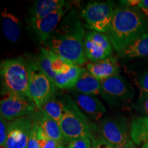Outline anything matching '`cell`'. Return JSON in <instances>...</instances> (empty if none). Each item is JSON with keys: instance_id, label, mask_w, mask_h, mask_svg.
Masks as SVG:
<instances>
[{"instance_id": "cell-14", "label": "cell", "mask_w": 148, "mask_h": 148, "mask_svg": "<svg viewBox=\"0 0 148 148\" xmlns=\"http://www.w3.org/2000/svg\"><path fill=\"white\" fill-rule=\"evenodd\" d=\"M75 97L78 106L95 121H99L106 113V107L95 95L75 92Z\"/></svg>"}, {"instance_id": "cell-10", "label": "cell", "mask_w": 148, "mask_h": 148, "mask_svg": "<svg viewBox=\"0 0 148 148\" xmlns=\"http://www.w3.org/2000/svg\"><path fill=\"white\" fill-rule=\"evenodd\" d=\"M33 123L32 115L10 121L6 141L1 148H27Z\"/></svg>"}, {"instance_id": "cell-8", "label": "cell", "mask_w": 148, "mask_h": 148, "mask_svg": "<svg viewBox=\"0 0 148 148\" xmlns=\"http://www.w3.org/2000/svg\"><path fill=\"white\" fill-rule=\"evenodd\" d=\"M83 48L86 58L92 62L110 58L113 54V47L107 34L96 31H88L85 34Z\"/></svg>"}, {"instance_id": "cell-21", "label": "cell", "mask_w": 148, "mask_h": 148, "mask_svg": "<svg viewBox=\"0 0 148 148\" xmlns=\"http://www.w3.org/2000/svg\"><path fill=\"white\" fill-rule=\"evenodd\" d=\"M84 68L73 65L66 73H58L53 79L56 88L60 89H73L75 86Z\"/></svg>"}, {"instance_id": "cell-25", "label": "cell", "mask_w": 148, "mask_h": 148, "mask_svg": "<svg viewBox=\"0 0 148 148\" xmlns=\"http://www.w3.org/2000/svg\"><path fill=\"white\" fill-rule=\"evenodd\" d=\"M27 148H40L38 141V125L34 121L29 135Z\"/></svg>"}, {"instance_id": "cell-16", "label": "cell", "mask_w": 148, "mask_h": 148, "mask_svg": "<svg viewBox=\"0 0 148 148\" xmlns=\"http://www.w3.org/2000/svg\"><path fill=\"white\" fill-rule=\"evenodd\" d=\"M32 116L34 121L39 125L42 130L49 138L62 143L65 140L58 122L40 110H37L34 112Z\"/></svg>"}, {"instance_id": "cell-7", "label": "cell", "mask_w": 148, "mask_h": 148, "mask_svg": "<svg viewBox=\"0 0 148 148\" xmlns=\"http://www.w3.org/2000/svg\"><path fill=\"white\" fill-rule=\"evenodd\" d=\"M30 65V80L29 91L33 102L38 110L56 91V86L52 79L38 69L32 61L29 62Z\"/></svg>"}, {"instance_id": "cell-17", "label": "cell", "mask_w": 148, "mask_h": 148, "mask_svg": "<svg viewBox=\"0 0 148 148\" xmlns=\"http://www.w3.org/2000/svg\"><path fill=\"white\" fill-rule=\"evenodd\" d=\"M1 26L4 36L11 42H16L21 36V26L16 16L5 8L1 12Z\"/></svg>"}, {"instance_id": "cell-6", "label": "cell", "mask_w": 148, "mask_h": 148, "mask_svg": "<svg viewBox=\"0 0 148 148\" xmlns=\"http://www.w3.org/2000/svg\"><path fill=\"white\" fill-rule=\"evenodd\" d=\"M100 82V95L110 106L117 107L132 100L134 96V90L119 74Z\"/></svg>"}, {"instance_id": "cell-15", "label": "cell", "mask_w": 148, "mask_h": 148, "mask_svg": "<svg viewBox=\"0 0 148 148\" xmlns=\"http://www.w3.org/2000/svg\"><path fill=\"white\" fill-rule=\"evenodd\" d=\"M86 69L99 81L119 74L120 71L117 60L114 56L88 63L86 64Z\"/></svg>"}, {"instance_id": "cell-2", "label": "cell", "mask_w": 148, "mask_h": 148, "mask_svg": "<svg viewBox=\"0 0 148 148\" xmlns=\"http://www.w3.org/2000/svg\"><path fill=\"white\" fill-rule=\"evenodd\" d=\"M148 30V20L139 10L130 7L114 10L110 28L106 33L117 53L138 39Z\"/></svg>"}, {"instance_id": "cell-30", "label": "cell", "mask_w": 148, "mask_h": 148, "mask_svg": "<svg viewBox=\"0 0 148 148\" xmlns=\"http://www.w3.org/2000/svg\"><path fill=\"white\" fill-rule=\"evenodd\" d=\"M137 108L142 113L147 114L148 116V93L140 95L139 99L138 101Z\"/></svg>"}, {"instance_id": "cell-18", "label": "cell", "mask_w": 148, "mask_h": 148, "mask_svg": "<svg viewBox=\"0 0 148 148\" xmlns=\"http://www.w3.org/2000/svg\"><path fill=\"white\" fill-rule=\"evenodd\" d=\"M68 96L69 95H64L59 93L56 90L39 110L59 123L64 113V108L67 103Z\"/></svg>"}, {"instance_id": "cell-33", "label": "cell", "mask_w": 148, "mask_h": 148, "mask_svg": "<svg viewBox=\"0 0 148 148\" xmlns=\"http://www.w3.org/2000/svg\"><path fill=\"white\" fill-rule=\"evenodd\" d=\"M58 148H68V147H67V146L64 145L63 143H62L60 146H59V147H58Z\"/></svg>"}, {"instance_id": "cell-3", "label": "cell", "mask_w": 148, "mask_h": 148, "mask_svg": "<svg viewBox=\"0 0 148 148\" xmlns=\"http://www.w3.org/2000/svg\"><path fill=\"white\" fill-rule=\"evenodd\" d=\"M30 73V65L25 59L14 58L1 61V94L21 95L32 99L29 91Z\"/></svg>"}, {"instance_id": "cell-26", "label": "cell", "mask_w": 148, "mask_h": 148, "mask_svg": "<svg viewBox=\"0 0 148 148\" xmlns=\"http://www.w3.org/2000/svg\"><path fill=\"white\" fill-rule=\"evenodd\" d=\"M90 140H91V148H116V146L108 141L101 135L92 136Z\"/></svg>"}, {"instance_id": "cell-9", "label": "cell", "mask_w": 148, "mask_h": 148, "mask_svg": "<svg viewBox=\"0 0 148 148\" xmlns=\"http://www.w3.org/2000/svg\"><path fill=\"white\" fill-rule=\"evenodd\" d=\"M37 110L32 99L21 95H5L0 102V114L9 121L32 115Z\"/></svg>"}, {"instance_id": "cell-12", "label": "cell", "mask_w": 148, "mask_h": 148, "mask_svg": "<svg viewBox=\"0 0 148 148\" xmlns=\"http://www.w3.org/2000/svg\"><path fill=\"white\" fill-rule=\"evenodd\" d=\"M68 8V6L61 8L45 17L28 24L29 29L40 43L45 45L49 37L64 17Z\"/></svg>"}, {"instance_id": "cell-32", "label": "cell", "mask_w": 148, "mask_h": 148, "mask_svg": "<svg viewBox=\"0 0 148 148\" xmlns=\"http://www.w3.org/2000/svg\"><path fill=\"white\" fill-rule=\"evenodd\" d=\"M116 148H137L136 146L135 145L134 142L132 141V139H129L125 143L124 145L120 146V147H117Z\"/></svg>"}, {"instance_id": "cell-22", "label": "cell", "mask_w": 148, "mask_h": 148, "mask_svg": "<svg viewBox=\"0 0 148 148\" xmlns=\"http://www.w3.org/2000/svg\"><path fill=\"white\" fill-rule=\"evenodd\" d=\"M118 55L123 58L148 56V30Z\"/></svg>"}, {"instance_id": "cell-19", "label": "cell", "mask_w": 148, "mask_h": 148, "mask_svg": "<svg viewBox=\"0 0 148 148\" xmlns=\"http://www.w3.org/2000/svg\"><path fill=\"white\" fill-rule=\"evenodd\" d=\"M76 92L85 95H97L101 93V82L86 68L73 88Z\"/></svg>"}, {"instance_id": "cell-29", "label": "cell", "mask_w": 148, "mask_h": 148, "mask_svg": "<svg viewBox=\"0 0 148 148\" xmlns=\"http://www.w3.org/2000/svg\"><path fill=\"white\" fill-rule=\"evenodd\" d=\"M138 84L140 92V95L148 93V68L140 73L138 78Z\"/></svg>"}, {"instance_id": "cell-5", "label": "cell", "mask_w": 148, "mask_h": 148, "mask_svg": "<svg viewBox=\"0 0 148 148\" xmlns=\"http://www.w3.org/2000/svg\"><path fill=\"white\" fill-rule=\"evenodd\" d=\"M114 10L111 1H92L85 5L81 15L86 26L92 31L106 34L110 28Z\"/></svg>"}, {"instance_id": "cell-31", "label": "cell", "mask_w": 148, "mask_h": 148, "mask_svg": "<svg viewBox=\"0 0 148 148\" xmlns=\"http://www.w3.org/2000/svg\"><path fill=\"white\" fill-rule=\"evenodd\" d=\"M133 6L137 7L142 13L148 16V0H134Z\"/></svg>"}, {"instance_id": "cell-28", "label": "cell", "mask_w": 148, "mask_h": 148, "mask_svg": "<svg viewBox=\"0 0 148 148\" xmlns=\"http://www.w3.org/2000/svg\"><path fill=\"white\" fill-rule=\"evenodd\" d=\"M10 122L3 118L2 116H0V145L1 148L4 147L6 141L7 135Z\"/></svg>"}, {"instance_id": "cell-13", "label": "cell", "mask_w": 148, "mask_h": 148, "mask_svg": "<svg viewBox=\"0 0 148 148\" xmlns=\"http://www.w3.org/2000/svg\"><path fill=\"white\" fill-rule=\"evenodd\" d=\"M66 3L63 0H38L35 1L29 9L28 24L45 17L55 11L64 8Z\"/></svg>"}, {"instance_id": "cell-20", "label": "cell", "mask_w": 148, "mask_h": 148, "mask_svg": "<svg viewBox=\"0 0 148 148\" xmlns=\"http://www.w3.org/2000/svg\"><path fill=\"white\" fill-rule=\"evenodd\" d=\"M130 131L135 145H143L148 143V116L134 118L131 122Z\"/></svg>"}, {"instance_id": "cell-24", "label": "cell", "mask_w": 148, "mask_h": 148, "mask_svg": "<svg viewBox=\"0 0 148 148\" xmlns=\"http://www.w3.org/2000/svg\"><path fill=\"white\" fill-rule=\"evenodd\" d=\"M38 141H39L40 148H58L62 142L51 139L44 133L42 129L38 125Z\"/></svg>"}, {"instance_id": "cell-27", "label": "cell", "mask_w": 148, "mask_h": 148, "mask_svg": "<svg viewBox=\"0 0 148 148\" xmlns=\"http://www.w3.org/2000/svg\"><path fill=\"white\" fill-rule=\"evenodd\" d=\"M68 148H91V140L89 138H80L68 141Z\"/></svg>"}, {"instance_id": "cell-1", "label": "cell", "mask_w": 148, "mask_h": 148, "mask_svg": "<svg viewBox=\"0 0 148 148\" xmlns=\"http://www.w3.org/2000/svg\"><path fill=\"white\" fill-rule=\"evenodd\" d=\"M85 31L76 11L64 16L45 43V48L72 65L80 66L87 62L83 48Z\"/></svg>"}, {"instance_id": "cell-11", "label": "cell", "mask_w": 148, "mask_h": 148, "mask_svg": "<svg viewBox=\"0 0 148 148\" xmlns=\"http://www.w3.org/2000/svg\"><path fill=\"white\" fill-rule=\"evenodd\" d=\"M100 131L101 136L116 147L130 139V131L124 118H104L100 122Z\"/></svg>"}, {"instance_id": "cell-23", "label": "cell", "mask_w": 148, "mask_h": 148, "mask_svg": "<svg viewBox=\"0 0 148 148\" xmlns=\"http://www.w3.org/2000/svg\"><path fill=\"white\" fill-rule=\"evenodd\" d=\"M32 61L38 69L53 80L57 74L53 71L52 69L53 51L45 47H42L40 53L36 57L35 60Z\"/></svg>"}, {"instance_id": "cell-4", "label": "cell", "mask_w": 148, "mask_h": 148, "mask_svg": "<svg viewBox=\"0 0 148 148\" xmlns=\"http://www.w3.org/2000/svg\"><path fill=\"white\" fill-rule=\"evenodd\" d=\"M59 125L66 141L80 138H91L93 136V125L79 110L76 101L69 96Z\"/></svg>"}, {"instance_id": "cell-34", "label": "cell", "mask_w": 148, "mask_h": 148, "mask_svg": "<svg viewBox=\"0 0 148 148\" xmlns=\"http://www.w3.org/2000/svg\"><path fill=\"white\" fill-rule=\"evenodd\" d=\"M140 148H148V143L143 144V145L141 146V147H140Z\"/></svg>"}]
</instances>
